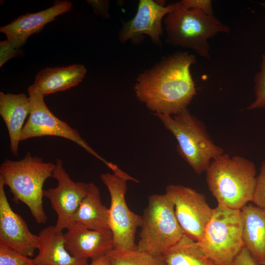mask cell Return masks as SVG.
I'll return each instance as SVG.
<instances>
[{
  "label": "cell",
  "instance_id": "obj_1",
  "mask_svg": "<svg viewBox=\"0 0 265 265\" xmlns=\"http://www.w3.org/2000/svg\"><path fill=\"white\" fill-rule=\"evenodd\" d=\"M193 54L177 52L140 73L133 90L136 98L155 115H174L187 108L196 94L190 71Z\"/></svg>",
  "mask_w": 265,
  "mask_h": 265
},
{
  "label": "cell",
  "instance_id": "obj_2",
  "mask_svg": "<svg viewBox=\"0 0 265 265\" xmlns=\"http://www.w3.org/2000/svg\"><path fill=\"white\" fill-rule=\"evenodd\" d=\"M205 172L209 189L218 205L241 210L252 202L257 170L251 160L223 153L212 161Z\"/></svg>",
  "mask_w": 265,
  "mask_h": 265
},
{
  "label": "cell",
  "instance_id": "obj_3",
  "mask_svg": "<svg viewBox=\"0 0 265 265\" xmlns=\"http://www.w3.org/2000/svg\"><path fill=\"white\" fill-rule=\"evenodd\" d=\"M55 167V163L44 162L30 152L19 160L5 159L0 166V178L12 193L13 201L25 204L38 224L47 220L43 206V186L52 177Z\"/></svg>",
  "mask_w": 265,
  "mask_h": 265
},
{
  "label": "cell",
  "instance_id": "obj_4",
  "mask_svg": "<svg viewBox=\"0 0 265 265\" xmlns=\"http://www.w3.org/2000/svg\"><path fill=\"white\" fill-rule=\"evenodd\" d=\"M155 115L175 137L178 153L196 173L206 172L212 161L224 153L187 108L174 115Z\"/></svg>",
  "mask_w": 265,
  "mask_h": 265
},
{
  "label": "cell",
  "instance_id": "obj_5",
  "mask_svg": "<svg viewBox=\"0 0 265 265\" xmlns=\"http://www.w3.org/2000/svg\"><path fill=\"white\" fill-rule=\"evenodd\" d=\"M166 43L192 50L201 57L210 59L209 40L230 28L213 15L196 9H187L176 2L175 9L164 20Z\"/></svg>",
  "mask_w": 265,
  "mask_h": 265
},
{
  "label": "cell",
  "instance_id": "obj_6",
  "mask_svg": "<svg viewBox=\"0 0 265 265\" xmlns=\"http://www.w3.org/2000/svg\"><path fill=\"white\" fill-rule=\"evenodd\" d=\"M141 216V230L136 248L139 251L162 256L184 235L174 204L165 193L149 196Z\"/></svg>",
  "mask_w": 265,
  "mask_h": 265
},
{
  "label": "cell",
  "instance_id": "obj_7",
  "mask_svg": "<svg viewBox=\"0 0 265 265\" xmlns=\"http://www.w3.org/2000/svg\"><path fill=\"white\" fill-rule=\"evenodd\" d=\"M196 242L214 265H234L244 247L240 210L217 205L202 239Z\"/></svg>",
  "mask_w": 265,
  "mask_h": 265
},
{
  "label": "cell",
  "instance_id": "obj_8",
  "mask_svg": "<svg viewBox=\"0 0 265 265\" xmlns=\"http://www.w3.org/2000/svg\"><path fill=\"white\" fill-rule=\"evenodd\" d=\"M101 180L106 187L110 197L109 216L110 230L113 238V249L134 250L136 249L135 236L137 229L141 227L142 216L132 212L125 199L127 182L139 181L122 170L101 175Z\"/></svg>",
  "mask_w": 265,
  "mask_h": 265
},
{
  "label": "cell",
  "instance_id": "obj_9",
  "mask_svg": "<svg viewBox=\"0 0 265 265\" xmlns=\"http://www.w3.org/2000/svg\"><path fill=\"white\" fill-rule=\"evenodd\" d=\"M30 111L22 130L21 141L34 137L53 136L70 140L110 168L113 163L99 155L81 137L79 132L56 117L44 102V97L32 84L27 88Z\"/></svg>",
  "mask_w": 265,
  "mask_h": 265
},
{
  "label": "cell",
  "instance_id": "obj_10",
  "mask_svg": "<svg viewBox=\"0 0 265 265\" xmlns=\"http://www.w3.org/2000/svg\"><path fill=\"white\" fill-rule=\"evenodd\" d=\"M165 194L174 204L184 234L196 242L200 241L213 211L205 195L191 187L173 184L166 187Z\"/></svg>",
  "mask_w": 265,
  "mask_h": 265
},
{
  "label": "cell",
  "instance_id": "obj_11",
  "mask_svg": "<svg viewBox=\"0 0 265 265\" xmlns=\"http://www.w3.org/2000/svg\"><path fill=\"white\" fill-rule=\"evenodd\" d=\"M52 177L57 181V185L54 188L44 190V196L49 200L57 214L55 229L63 232L74 223V215L87 194L89 183L72 180L59 159L56 160Z\"/></svg>",
  "mask_w": 265,
  "mask_h": 265
},
{
  "label": "cell",
  "instance_id": "obj_12",
  "mask_svg": "<svg viewBox=\"0 0 265 265\" xmlns=\"http://www.w3.org/2000/svg\"><path fill=\"white\" fill-rule=\"evenodd\" d=\"M164 4L163 1L140 0L134 17L122 24L118 35L120 42L125 43L146 34L154 44L160 46L163 33L162 19L176 6V2L167 6Z\"/></svg>",
  "mask_w": 265,
  "mask_h": 265
},
{
  "label": "cell",
  "instance_id": "obj_13",
  "mask_svg": "<svg viewBox=\"0 0 265 265\" xmlns=\"http://www.w3.org/2000/svg\"><path fill=\"white\" fill-rule=\"evenodd\" d=\"M5 185L0 178V245L32 257L39 245L38 235L32 234L25 220L12 209Z\"/></svg>",
  "mask_w": 265,
  "mask_h": 265
},
{
  "label": "cell",
  "instance_id": "obj_14",
  "mask_svg": "<svg viewBox=\"0 0 265 265\" xmlns=\"http://www.w3.org/2000/svg\"><path fill=\"white\" fill-rule=\"evenodd\" d=\"M67 250L74 257L95 260L113 249L111 230H94L74 222L63 234Z\"/></svg>",
  "mask_w": 265,
  "mask_h": 265
},
{
  "label": "cell",
  "instance_id": "obj_15",
  "mask_svg": "<svg viewBox=\"0 0 265 265\" xmlns=\"http://www.w3.org/2000/svg\"><path fill=\"white\" fill-rule=\"evenodd\" d=\"M72 3L68 0H57L52 7L35 13L22 15L10 24L0 27L7 40L16 48L23 46L27 38L41 31L47 24L60 15L69 12Z\"/></svg>",
  "mask_w": 265,
  "mask_h": 265
},
{
  "label": "cell",
  "instance_id": "obj_16",
  "mask_svg": "<svg viewBox=\"0 0 265 265\" xmlns=\"http://www.w3.org/2000/svg\"><path fill=\"white\" fill-rule=\"evenodd\" d=\"M30 111V99L25 94L0 92V115L8 130L11 151L15 156L18 155L22 130Z\"/></svg>",
  "mask_w": 265,
  "mask_h": 265
},
{
  "label": "cell",
  "instance_id": "obj_17",
  "mask_svg": "<svg viewBox=\"0 0 265 265\" xmlns=\"http://www.w3.org/2000/svg\"><path fill=\"white\" fill-rule=\"evenodd\" d=\"M63 232L54 226L42 229L38 235V253L33 259L35 265H89L87 260L73 256L66 249Z\"/></svg>",
  "mask_w": 265,
  "mask_h": 265
},
{
  "label": "cell",
  "instance_id": "obj_18",
  "mask_svg": "<svg viewBox=\"0 0 265 265\" xmlns=\"http://www.w3.org/2000/svg\"><path fill=\"white\" fill-rule=\"evenodd\" d=\"M240 211L244 247L259 265H265V211L250 203Z\"/></svg>",
  "mask_w": 265,
  "mask_h": 265
},
{
  "label": "cell",
  "instance_id": "obj_19",
  "mask_svg": "<svg viewBox=\"0 0 265 265\" xmlns=\"http://www.w3.org/2000/svg\"><path fill=\"white\" fill-rule=\"evenodd\" d=\"M86 73L82 64L41 70L32 84L44 96L63 91L78 85Z\"/></svg>",
  "mask_w": 265,
  "mask_h": 265
},
{
  "label": "cell",
  "instance_id": "obj_20",
  "mask_svg": "<svg viewBox=\"0 0 265 265\" xmlns=\"http://www.w3.org/2000/svg\"><path fill=\"white\" fill-rule=\"evenodd\" d=\"M74 222L94 230H110L109 210L101 200L100 190L93 182L73 217Z\"/></svg>",
  "mask_w": 265,
  "mask_h": 265
},
{
  "label": "cell",
  "instance_id": "obj_21",
  "mask_svg": "<svg viewBox=\"0 0 265 265\" xmlns=\"http://www.w3.org/2000/svg\"><path fill=\"white\" fill-rule=\"evenodd\" d=\"M165 265H215L186 235L163 255Z\"/></svg>",
  "mask_w": 265,
  "mask_h": 265
},
{
  "label": "cell",
  "instance_id": "obj_22",
  "mask_svg": "<svg viewBox=\"0 0 265 265\" xmlns=\"http://www.w3.org/2000/svg\"><path fill=\"white\" fill-rule=\"evenodd\" d=\"M107 255L110 265H165L162 256H156L136 249H113Z\"/></svg>",
  "mask_w": 265,
  "mask_h": 265
},
{
  "label": "cell",
  "instance_id": "obj_23",
  "mask_svg": "<svg viewBox=\"0 0 265 265\" xmlns=\"http://www.w3.org/2000/svg\"><path fill=\"white\" fill-rule=\"evenodd\" d=\"M255 98L247 107L248 110L265 108V53L263 54L260 70L254 77Z\"/></svg>",
  "mask_w": 265,
  "mask_h": 265
},
{
  "label": "cell",
  "instance_id": "obj_24",
  "mask_svg": "<svg viewBox=\"0 0 265 265\" xmlns=\"http://www.w3.org/2000/svg\"><path fill=\"white\" fill-rule=\"evenodd\" d=\"M0 265H35L33 259L8 247L0 245Z\"/></svg>",
  "mask_w": 265,
  "mask_h": 265
},
{
  "label": "cell",
  "instance_id": "obj_25",
  "mask_svg": "<svg viewBox=\"0 0 265 265\" xmlns=\"http://www.w3.org/2000/svg\"><path fill=\"white\" fill-rule=\"evenodd\" d=\"M255 205L265 211V160L257 176L256 184L252 201Z\"/></svg>",
  "mask_w": 265,
  "mask_h": 265
},
{
  "label": "cell",
  "instance_id": "obj_26",
  "mask_svg": "<svg viewBox=\"0 0 265 265\" xmlns=\"http://www.w3.org/2000/svg\"><path fill=\"white\" fill-rule=\"evenodd\" d=\"M180 4L187 9H196L208 15H213L212 1L210 0H182Z\"/></svg>",
  "mask_w": 265,
  "mask_h": 265
},
{
  "label": "cell",
  "instance_id": "obj_27",
  "mask_svg": "<svg viewBox=\"0 0 265 265\" xmlns=\"http://www.w3.org/2000/svg\"><path fill=\"white\" fill-rule=\"evenodd\" d=\"M0 67L18 53L19 49L15 48L7 39L0 42Z\"/></svg>",
  "mask_w": 265,
  "mask_h": 265
},
{
  "label": "cell",
  "instance_id": "obj_28",
  "mask_svg": "<svg viewBox=\"0 0 265 265\" xmlns=\"http://www.w3.org/2000/svg\"><path fill=\"white\" fill-rule=\"evenodd\" d=\"M88 4L92 8L94 12L104 18H109L108 12L109 1L108 0H86Z\"/></svg>",
  "mask_w": 265,
  "mask_h": 265
},
{
  "label": "cell",
  "instance_id": "obj_29",
  "mask_svg": "<svg viewBox=\"0 0 265 265\" xmlns=\"http://www.w3.org/2000/svg\"><path fill=\"white\" fill-rule=\"evenodd\" d=\"M234 265H259L249 252L243 247L235 259Z\"/></svg>",
  "mask_w": 265,
  "mask_h": 265
},
{
  "label": "cell",
  "instance_id": "obj_30",
  "mask_svg": "<svg viewBox=\"0 0 265 265\" xmlns=\"http://www.w3.org/2000/svg\"><path fill=\"white\" fill-rule=\"evenodd\" d=\"M89 265H110V262L107 255H106L95 260L92 261Z\"/></svg>",
  "mask_w": 265,
  "mask_h": 265
},
{
  "label": "cell",
  "instance_id": "obj_31",
  "mask_svg": "<svg viewBox=\"0 0 265 265\" xmlns=\"http://www.w3.org/2000/svg\"><path fill=\"white\" fill-rule=\"evenodd\" d=\"M260 4H261V5L262 7L265 8V2H261V3H260Z\"/></svg>",
  "mask_w": 265,
  "mask_h": 265
}]
</instances>
